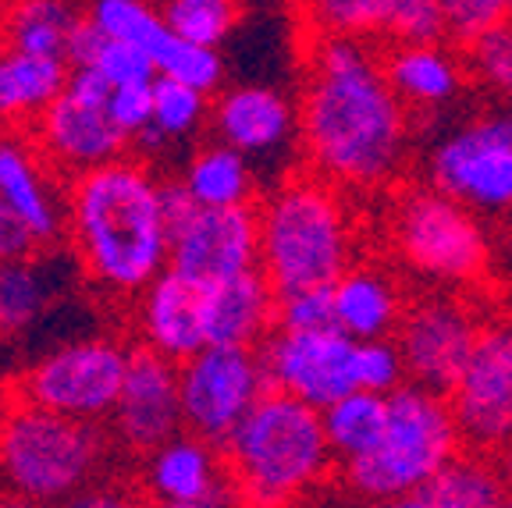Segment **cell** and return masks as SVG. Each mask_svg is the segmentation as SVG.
I'll list each match as a JSON object with an SVG mask.
<instances>
[{"label": "cell", "mask_w": 512, "mask_h": 508, "mask_svg": "<svg viewBox=\"0 0 512 508\" xmlns=\"http://www.w3.org/2000/svg\"><path fill=\"white\" fill-rule=\"evenodd\" d=\"M299 139L313 175L338 189L374 192L402 175L413 121L367 40L313 36Z\"/></svg>", "instance_id": "6da1fadb"}, {"label": "cell", "mask_w": 512, "mask_h": 508, "mask_svg": "<svg viewBox=\"0 0 512 508\" xmlns=\"http://www.w3.org/2000/svg\"><path fill=\"white\" fill-rule=\"evenodd\" d=\"M68 235L104 292L139 295L171 263L164 182L132 157L82 171L68 185Z\"/></svg>", "instance_id": "7a4b0ae2"}, {"label": "cell", "mask_w": 512, "mask_h": 508, "mask_svg": "<svg viewBox=\"0 0 512 508\" xmlns=\"http://www.w3.org/2000/svg\"><path fill=\"white\" fill-rule=\"evenodd\" d=\"M239 501L292 505L335 473L338 459L317 405L267 388L221 445Z\"/></svg>", "instance_id": "3957f363"}, {"label": "cell", "mask_w": 512, "mask_h": 508, "mask_svg": "<svg viewBox=\"0 0 512 508\" xmlns=\"http://www.w3.org/2000/svg\"><path fill=\"white\" fill-rule=\"evenodd\" d=\"M260 214V270L278 295L335 285L356 263V221L342 189L299 175L267 192Z\"/></svg>", "instance_id": "277c9868"}, {"label": "cell", "mask_w": 512, "mask_h": 508, "mask_svg": "<svg viewBox=\"0 0 512 508\" xmlns=\"http://www.w3.org/2000/svg\"><path fill=\"white\" fill-rule=\"evenodd\" d=\"M463 448L448 395L406 381L388 395V427L367 455L338 462L342 487L374 505H406Z\"/></svg>", "instance_id": "5b68a950"}, {"label": "cell", "mask_w": 512, "mask_h": 508, "mask_svg": "<svg viewBox=\"0 0 512 508\" xmlns=\"http://www.w3.org/2000/svg\"><path fill=\"white\" fill-rule=\"evenodd\" d=\"M104 430L43 405L11 402L0 413V480L22 501L79 498L104 466Z\"/></svg>", "instance_id": "8992f818"}, {"label": "cell", "mask_w": 512, "mask_h": 508, "mask_svg": "<svg viewBox=\"0 0 512 508\" xmlns=\"http://www.w3.org/2000/svg\"><path fill=\"white\" fill-rule=\"evenodd\" d=\"M388 239L416 278L434 285H473L491 263L480 214L431 182L399 192L388 210Z\"/></svg>", "instance_id": "52a82bcc"}, {"label": "cell", "mask_w": 512, "mask_h": 508, "mask_svg": "<svg viewBox=\"0 0 512 508\" xmlns=\"http://www.w3.org/2000/svg\"><path fill=\"white\" fill-rule=\"evenodd\" d=\"M427 182L480 217L512 214V107L498 104L448 128L427 153Z\"/></svg>", "instance_id": "ba28073f"}, {"label": "cell", "mask_w": 512, "mask_h": 508, "mask_svg": "<svg viewBox=\"0 0 512 508\" xmlns=\"http://www.w3.org/2000/svg\"><path fill=\"white\" fill-rule=\"evenodd\" d=\"M132 352L118 338H75L61 349L47 352L22 377L18 391L29 402L75 416V420H111L121 398Z\"/></svg>", "instance_id": "9c48e42d"}, {"label": "cell", "mask_w": 512, "mask_h": 508, "mask_svg": "<svg viewBox=\"0 0 512 508\" xmlns=\"http://www.w3.org/2000/svg\"><path fill=\"white\" fill-rule=\"evenodd\" d=\"M111 89L114 86L93 64H72L64 93L36 118V128H32L47 164L61 167L64 175L75 178L107 160L125 157L132 139L107 114Z\"/></svg>", "instance_id": "30bf717a"}, {"label": "cell", "mask_w": 512, "mask_h": 508, "mask_svg": "<svg viewBox=\"0 0 512 508\" xmlns=\"http://www.w3.org/2000/svg\"><path fill=\"white\" fill-rule=\"evenodd\" d=\"M178 388L185 430L224 445L271 384L260 363V349L203 345L196 356L178 363Z\"/></svg>", "instance_id": "8fae6325"}, {"label": "cell", "mask_w": 512, "mask_h": 508, "mask_svg": "<svg viewBox=\"0 0 512 508\" xmlns=\"http://www.w3.org/2000/svg\"><path fill=\"white\" fill-rule=\"evenodd\" d=\"M484 324L456 295H424L406 306L395 345L406 359L409 381L448 395L470 363Z\"/></svg>", "instance_id": "7c38bea8"}, {"label": "cell", "mask_w": 512, "mask_h": 508, "mask_svg": "<svg viewBox=\"0 0 512 508\" xmlns=\"http://www.w3.org/2000/svg\"><path fill=\"white\" fill-rule=\"evenodd\" d=\"M356 352L360 342L338 327H324V331L274 327L260 345V363L271 388L288 391L317 409H328L331 402L360 388Z\"/></svg>", "instance_id": "4fadbf2b"}, {"label": "cell", "mask_w": 512, "mask_h": 508, "mask_svg": "<svg viewBox=\"0 0 512 508\" xmlns=\"http://www.w3.org/2000/svg\"><path fill=\"white\" fill-rule=\"evenodd\" d=\"M463 448L498 455L512 441V327H484L470 363L448 391Z\"/></svg>", "instance_id": "5bb4252c"}, {"label": "cell", "mask_w": 512, "mask_h": 508, "mask_svg": "<svg viewBox=\"0 0 512 508\" xmlns=\"http://www.w3.org/2000/svg\"><path fill=\"white\" fill-rule=\"evenodd\" d=\"M200 285H217L260 267L256 207H196L171 224V263Z\"/></svg>", "instance_id": "9a60e30c"}, {"label": "cell", "mask_w": 512, "mask_h": 508, "mask_svg": "<svg viewBox=\"0 0 512 508\" xmlns=\"http://www.w3.org/2000/svg\"><path fill=\"white\" fill-rule=\"evenodd\" d=\"M114 434L128 452H153L168 437L182 434V388H178V363L153 352L150 345L132 352L121 398L111 413Z\"/></svg>", "instance_id": "2e32d148"}, {"label": "cell", "mask_w": 512, "mask_h": 508, "mask_svg": "<svg viewBox=\"0 0 512 508\" xmlns=\"http://www.w3.org/2000/svg\"><path fill=\"white\" fill-rule=\"evenodd\" d=\"M143 487L157 505L171 508H217L239 501L221 445L192 430L146 452Z\"/></svg>", "instance_id": "e0dca14e"}, {"label": "cell", "mask_w": 512, "mask_h": 508, "mask_svg": "<svg viewBox=\"0 0 512 508\" xmlns=\"http://www.w3.org/2000/svg\"><path fill=\"white\" fill-rule=\"evenodd\" d=\"M299 15L313 36L424 43L445 40L441 0H299Z\"/></svg>", "instance_id": "ac0fdd59"}, {"label": "cell", "mask_w": 512, "mask_h": 508, "mask_svg": "<svg viewBox=\"0 0 512 508\" xmlns=\"http://www.w3.org/2000/svg\"><path fill=\"white\" fill-rule=\"evenodd\" d=\"M136 299L139 334L153 352L185 363L207 345V285L168 267Z\"/></svg>", "instance_id": "d6986e66"}, {"label": "cell", "mask_w": 512, "mask_h": 508, "mask_svg": "<svg viewBox=\"0 0 512 508\" xmlns=\"http://www.w3.org/2000/svg\"><path fill=\"white\" fill-rule=\"evenodd\" d=\"M210 128L249 160L274 157L296 139L299 107L274 86H232L210 107Z\"/></svg>", "instance_id": "ffe728a7"}, {"label": "cell", "mask_w": 512, "mask_h": 508, "mask_svg": "<svg viewBox=\"0 0 512 508\" xmlns=\"http://www.w3.org/2000/svg\"><path fill=\"white\" fill-rule=\"evenodd\" d=\"M43 160L47 157L40 146L18 135H0V199L15 210L40 246H54L68 231V199H61L50 182Z\"/></svg>", "instance_id": "44dd1931"}, {"label": "cell", "mask_w": 512, "mask_h": 508, "mask_svg": "<svg viewBox=\"0 0 512 508\" xmlns=\"http://www.w3.org/2000/svg\"><path fill=\"white\" fill-rule=\"evenodd\" d=\"M278 327V288L260 267L207 285V345L260 349Z\"/></svg>", "instance_id": "7402d4cb"}, {"label": "cell", "mask_w": 512, "mask_h": 508, "mask_svg": "<svg viewBox=\"0 0 512 508\" xmlns=\"http://www.w3.org/2000/svg\"><path fill=\"white\" fill-rule=\"evenodd\" d=\"M384 75L395 93L406 100L409 111H445L463 96L466 89V61L441 47V40L424 43H392L381 57Z\"/></svg>", "instance_id": "603a6c76"}, {"label": "cell", "mask_w": 512, "mask_h": 508, "mask_svg": "<svg viewBox=\"0 0 512 508\" xmlns=\"http://www.w3.org/2000/svg\"><path fill=\"white\" fill-rule=\"evenodd\" d=\"M331 292H335V327L356 342L392 338L406 313L399 281L377 263H352L331 285Z\"/></svg>", "instance_id": "cb8c5ba5"}, {"label": "cell", "mask_w": 512, "mask_h": 508, "mask_svg": "<svg viewBox=\"0 0 512 508\" xmlns=\"http://www.w3.org/2000/svg\"><path fill=\"white\" fill-rule=\"evenodd\" d=\"M68 270L61 256L25 253L0 260V338H18L40 324L68 285Z\"/></svg>", "instance_id": "d4e9b609"}, {"label": "cell", "mask_w": 512, "mask_h": 508, "mask_svg": "<svg viewBox=\"0 0 512 508\" xmlns=\"http://www.w3.org/2000/svg\"><path fill=\"white\" fill-rule=\"evenodd\" d=\"M413 508H502L509 505L502 466L488 452L459 448L420 491L406 498Z\"/></svg>", "instance_id": "484cf974"}, {"label": "cell", "mask_w": 512, "mask_h": 508, "mask_svg": "<svg viewBox=\"0 0 512 508\" xmlns=\"http://www.w3.org/2000/svg\"><path fill=\"white\" fill-rule=\"evenodd\" d=\"M72 61L50 54L0 50V121H36L68 86Z\"/></svg>", "instance_id": "4316f807"}, {"label": "cell", "mask_w": 512, "mask_h": 508, "mask_svg": "<svg viewBox=\"0 0 512 508\" xmlns=\"http://www.w3.org/2000/svg\"><path fill=\"white\" fill-rule=\"evenodd\" d=\"M182 185L200 207H242L256 196V171L246 153L217 139L185 160Z\"/></svg>", "instance_id": "83f0119b"}, {"label": "cell", "mask_w": 512, "mask_h": 508, "mask_svg": "<svg viewBox=\"0 0 512 508\" xmlns=\"http://www.w3.org/2000/svg\"><path fill=\"white\" fill-rule=\"evenodd\" d=\"M82 22L86 15L75 11L72 0H15L4 18V43L29 54L68 57Z\"/></svg>", "instance_id": "f1b7e54d"}, {"label": "cell", "mask_w": 512, "mask_h": 508, "mask_svg": "<svg viewBox=\"0 0 512 508\" xmlns=\"http://www.w3.org/2000/svg\"><path fill=\"white\" fill-rule=\"evenodd\" d=\"M210 107H214L210 93L168 79V75H157V82H153V121L136 139L139 153H160L200 135L210 125Z\"/></svg>", "instance_id": "f546056e"}, {"label": "cell", "mask_w": 512, "mask_h": 508, "mask_svg": "<svg viewBox=\"0 0 512 508\" xmlns=\"http://www.w3.org/2000/svg\"><path fill=\"white\" fill-rule=\"evenodd\" d=\"M320 413H324V430L335 448V459L349 462L367 455L381 441L384 427H388V395L356 388Z\"/></svg>", "instance_id": "4dcf8cb0"}, {"label": "cell", "mask_w": 512, "mask_h": 508, "mask_svg": "<svg viewBox=\"0 0 512 508\" xmlns=\"http://www.w3.org/2000/svg\"><path fill=\"white\" fill-rule=\"evenodd\" d=\"M86 18L104 36H118V40L143 47L153 57V64L175 36L164 15H160V8H153L150 0H89Z\"/></svg>", "instance_id": "1f68e13d"}, {"label": "cell", "mask_w": 512, "mask_h": 508, "mask_svg": "<svg viewBox=\"0 0 512 508\" xmlns=\"http://www.w3.org/2000/svg\"><path fill=\"white\" fill-rule=\"evenodd\" d=\"M160 15L185 40L221 47L239 25L242 0H160Z\"/></svg>", "instance_id": "d6a6232c"}, {"label": "cell", "mask_w": 512, "mask_h": 508, "mask_svg": "<svg viewBox=\"0 0 512 508\" xmlns=\"http://www.w3.org/2000/svg\"><path fill=\"white\" fill-rule=\"evenodd\" d=\"M466 68L498 104L512 107V22L495 25L466 43Z\"/></svg>", "instance_id": "836d02e7"}, {"label": "cell", "mask_w": 512, "mask_h": 508, "mask_svg": "<svg viewBox=\"0 0 512 508\" xmlns=\"http://www.w3.org/2000/svg\"><path fill=\"white\" fill-rule=\"evenodd\" d=\"M157 75H168V79H178V82H185V86H196L214 96L224 82V61H221V54H217V47L192 43L175 32L171 43L160 50V57H157Z\"/></svg>", "instance_id": "e575fe53"}, {"label": "cell", "mask_w": 512, "mask_h": 508, "mask_svg": "<svg viewBox=\"0 0 512 508\" xmlns=\"http://www.w3.org/2000/svg\"><path fill=\"white\" fill-rule=\"evenodd\" d=\"M356 377H360V388L392 395L395 388H402V384L409 381L402 349L392 342V338H370V342H360V352H356Z\"/></svg>", "instance_id": "d590c367"}, {"label": "cell", "mask_w": 512, "mask_h": 508, "mask_svg": "<svg viewBox=\"0 0 512 508\" xmlns=\"http://www.w3.org/2000/svg\"><path fill=\"white\" fill-rule=\"evenodd\" d=\"M445 32L456 43H473L495 25L512 22V0H441Z\"/></svg>", "instance_id": "8d00e7d4"}, {"label": "cell", "mask_w": 512, "mask_h": 508, "mask_svg": "<svg viewBox=\"0 0 512 508\" xmlns=\"http://www.w3.org/2000/svg\"><path fill=\"white\" fill-rule=\"evenodd\" d=\"M278 327H285V331H324V327H335V292H331V285L278 295Z\"/></svg>", "instance_id": "74e56055"}, {"label": "cell", "mask_w": 512, "mask_h": 508, "mask_svg": "<svg viewBox=\"0 0 512 508\" xmlns=\"http://www.w3.org/2000/svg\"><path fill=\"white\" fill-rule=\"evenodd\" d=\"M153 82H125V86H114L107 96V114L132 143L153 121Z\"/></svg>", "instance_id": "f35d334b"}, {"label": "cell", "mask_w": 512, "mask_h": 508, "mask_svg": "<svg viewBox=\"0 0 512 508\" xmlns=\"http://www.w3.org/2000/svg\"><path fill=\"white\" fill-rule=\"evenodd\" d=\"M40 242L32 239V231L18 221L15 210L0 199V260H11V256H25V253H36Z\"/></svg>", "instance_id": "ab89813d"}, {"label": "cell", "mask_w": 512, "mask_h": 508, "mask_svg": "<svg viewBox=\"0 0 512 508\" xmlns=\"http://www.w3.org/2000/svg\"><path fill=\"white\" fill-rule=\"evenodd\" d=\"M498 466H502V477H505V487H509V505H512V441L498 452Z\"/></svg>", "instance_id": "60d3db41"}, {"label": "cell", "mask_w": 512, "mask_h": 508, "mask_svg": "<svg viewBox=\"0 0 512 508\" xmlns=\"http://www.w3.org/2000/svg\"><path fill=\"white\" fill-rule=\"evenodd\" d=\"M0 8H8V0H0Z\"/></svg>", "instance_id": "b9f144b4"}, {"label": "cell", "mask_w": 512, "mask_h": 508, "mask_svg": "<svg viewBox=\"0 0 512 508\" xmlns=\"http://www.w3.org/2000/svg\"><path fill=\"white\" fill-rule=\"evenodd\" d=\"M509 327H512V324H509Z\"/></svg>", "instance_id": "7bdbcfd3"}]
</instances>
